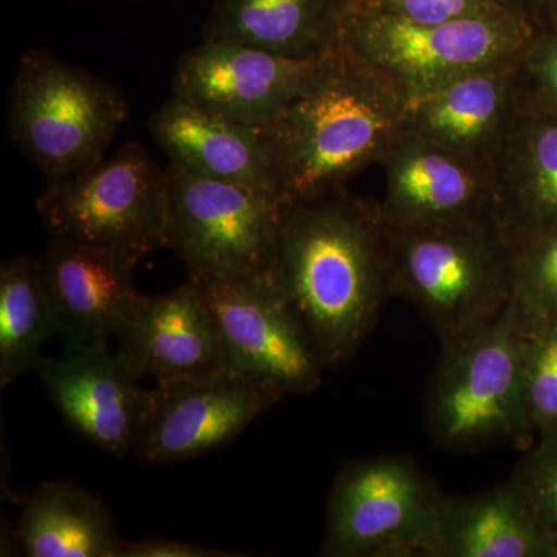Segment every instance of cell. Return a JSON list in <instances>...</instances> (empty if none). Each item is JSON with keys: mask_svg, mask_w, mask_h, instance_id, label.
<instances>
[{"mask_svg": "<svg viewBox=\"0 0 557 557\" xmlns=\"http://www.w3.org/2000/svg\"><path fill=\"white\" fill-rule=\"evenodd\" d=\"M271 278L325 369L346 364L391 296L387 231L376 203L341 189L284 205Z\"/></svg>", "mask_w": 557, "mask_h": 557, "instance_id": "obj_1", "label": "cell"}, {"mask_svg": "<svg viewBox=\"0 0 557 557\" xmlns=\"http://www.w3.org/2000/svg\"><path fill=\"white\" fill-rule=\"evenodd\" d=\"M406 100L343 46L324 75L269 127L282 205L318 199L379 163L405 129Z\"/></svg>", "mask_w": 557, "mask_h": 557, "instance_id": "obj_2", "label": "cell"}, {"mask_svg": "<svg viewBox=\"0 0 557 557\" xmlns=\"http://www.w3.org/2000/svg\"><path fill=\"white\" fill-rule=\"evenodd\" d=\"M388 292L416 307L442 343L461 338L511 302V255L496 220L386 226Z\"/></svg>", "mask_w": 557, "mask_h": 557, "instance_id": "obj_3", "label": "cell"}, {"mask_svg": "<svg viewBox=\"0 0 557 557\" xmlns=\"http://www.w3.org/2000/svg\"><path fill=\"white\" fill-rule=\"evenodd\" d=\"M525 346L527 325L512 302L482 329L442 343L426 399L429 432L438 445L457 453L533 446Z\"/></svg>", "mask_w": 557, "mask_h": 557, "instance_id": "obj_4", "label": "cell"}, {"mask_svg": "<svg viewBox=\"0 0 557 557\" xmlns=\"http://www.w3.org/2000/svg\"><path fill=\"white\" fill-rule=\"evenodd\" d=\"M126 119V98L108 81L47 50L22 57L10 95V132L47 185L104 157Z\"/></svg>", "mask_w": 557, "mask_h": 557, "instance_id": "obj_5", "label": "cell"}, {"mask_svg": "<svg viewBox=\"0 0 557 557\" xmlns=\"http://www.w3.org/2000/svg\"><path fill=\"white\" fill-rule=\"evenodd\" d=\"M536 32L516 13L423 25L379 10H348L339 44L409 101L463 73L515 61Z\"/></svg>", "mask_w": 557, "mask_h": 557, "instance_id": "obj_6", "label": "cell"}, {"mask_svg": "<svg viewBox=\"0 0 557 557\" xmlns=\"http://www.w3.org/2000/svg\"><path fill=\"white\" fill-rule=\"evenodd\" d=\"M168 203L166 168L137 141H129L112 157L47 185L36 208L51 237L141 260L166 248Z\"/></svg>", "mask_w": 557, "mask_h": 557, "instance_id": "obj_7", "label": "cell"}, {"mask_svg": "<svg viewBox=\"0 0 557 557\" xmlns=\"http://www.w3.org/2000/svg\"><path fill=\"white\" fill-rule=\"evenodd\" d=\"M166 171V248L189 276H271L282 201L269 190L200 177L172 161Z\"/></svg>", "mask_w": 557, "mask_h": 557, "instance_id": "obj_8", "label": "cell"}, {"mask_svg": "<svg viewBox=\"0 0 557 557\" xmlns=\"http://www.w3.org/2000/svg\"><path fill=\"white\" fill-rule=\"evenodd\" d=\"M446 496L410 457L348 461L327 504V557L429 556Z\"/></svg>", "mask_w": 557, "mask_h": 557, "instance_id": "obj_9", "label": "cell"}, {"mask_svg": "<svg viewBox=\"0 0 557 557\" xmlns=\"http://www.w3.org/2000/svg\"><path fill=\"white\" fill-rule=\"evenodd\" d=\"M189 277L212 311L230 375L281 397L321 386L324 362L271 276Z\"/></svg>", "mask_w": 557, "mask_h": 557, "instance_id": "obj_10", "label": "cell"}, {"mask_svg": "<svg viewBox=\"0 0 557 557\" xmlns=\"http://www.w3.org/2000/svg\"><path fill=\"white\" fill-rule=\"evenodd\" d=\"M335 51L317 60H298L205 40L180 58L174 97L228 120L269 127L321 79Z\"/></svg>", "mask_w": 557, "mask_h": 557, "instance_id": "obj_11", "label": "cell"}, {"mask_svg": "<svg viewBox=\"0 0 557 557\" xmlns=\"http://www.w3.org/2000/svg\"><path fill=\"white\" fill-rule=\"evenodd\" d=\"M35 372L54 408L73 431L104 453L135 449L152 391L108 341L64 346L61 357H42Z\"/></svg>", "mask_w": 557, "mask_h": 557, "instance_id": "obj_12", "label": "cell"}, {"mask_svg": "<svg viewBox=\"0 0 557 557\" xmlns=\"http://www.w3.org/2000/svg\"><path fill=\"white\" fill-rule=\"evenodd\" d=\"M281 398L230 373L157 383L135 454L141 463L156 467L203 456L233 442Z\"/></svg>", "mask_w": 557, "mask_h": 557, "instance_id": "obj_13", "label": "cell"}, {"mask_svg": "<svg viewBox=\"0 0 557 557\" xmlns=\"http://www.w3.org/2000/svg\"><path fill=\"white\" fill-rule=\"evenodd\" d=\"M380 164L386 190L376 207L386 226L494 219L493 177L478 161L403 129Z\"/></svg>", "mask_w": 557, "mask_h": 557, "instance_id": "obj_14", "label": "cell"}, {"mask_svg": "<svg viewBox=\"0 0 557 557\" xmlns=\"http://www.w3.org/2000/svg\"><path fill=\"white\" fill-rule=\"evenodd\" d=\"M36 262L62 346L115 336L141 295L134 284L139 259L126 252L51 237Z\"/></svg>", "mask_w": 557, "mask_h": 557, "instance_id": "obj_15", "label": "cell"}, {"mask_svg": "<svg viewBox=\"0 0 557 557\" xmlns=\"http://www.w3.org/2000/svg\"><path fill=\"white\" fill-rule=\"evenodd\" d=\"M115 336L121 357L141 379L200 381L228 373L214 317L190 277L166 295H139Z\"/></svg>", "mask_w": 557, "mask_h": 557, "instance_id": "obj_16", "label": "cell"}, {"mask_svg": "<svg viewBox=\"0 0 557 557\" xmlns=\"http://www.w3.org/2000/svg\"><path fill=\"white\" fill-rule=\"evenodd\" d=\"M516 60L463 73L406 101L405 131L493 170L520 113Z\"/></svg>", "mask_w": 557, "mask_h": 557, "instance_id": "obj_17", "label": "cell"}, {"mask_svg": "<svg viewBox=\"0 0 557 557\" xmlns=\"http://www.w3.org/2000/svg\"><path fill=\"white\" fill-rule=\"evenodd\" d=\"M149 131L172 163L183 170L276 196L265 127L228 120L174 97L153 113Z\"/></svg>", "mask_w": 557, "mask_h": 557, "instance_id": "obj_18", "label": "cell"}, {"mask_svg": "<svg viewBox=\"0 0 557 557\" xmlns=\"http://www.w3.org/2000/svg\"><path fill=\"white\" fill-rule=\"evenodd\" d=\"M491 177L494 220L509 242L557 225V115L520 110Z\"/></svg>", "mask_w": 557, "mask_h": 557, "instance_id": "obj_19", "label": "cell"}, {"mask_svg": "<svg viewBox=\"0 0 557 557\" xmlns=\"http://www.w3.org/2000/svg\"><path fill=\"white\" fill-rule=\"evenodd\" d=\"M428 557H557V536L509 479L471 496L446 497Z\"/></svg>", "mask_w": 557, "mask_h": 557, "instance_id": "obj_20", "label": "cell"}, {"mask_svg": "<svg viewBox=\"0 0 557 557\" xmlns=\"http://www.w3.org/2000/svg\"><path fill=\"white\" fill-rule=\"evenodd\" d=\"M344 13L338 0H215L205 40L317 60L338 49Z\"/></svg>", "mask_w": 557, "mask_h": 557, "instance_id": "obj_21", "label": "cell"}, {"mask_svg": "<svg viewBox=\"0 0 557 557\" xmlns=\"http://www.w3.org/2000/svg\"><path fill=\"white\" fill-rule=\"evenodd\" d=\"M16 534L30 557H120L124 544L104 502L75 482L36 487Z\"/></svg>", "mask_w": 557, "mask_h": 557, "instance_id": "obj_22", "label": "cell"}, {"mask_svg": "<svg viewBox=\"0 0 557 557\" xmlns=\"http://www.w3.org/2000/svg\"><path fill=\"white\" fill-rule=\"evenodd\" d=\"M57 336L40 287L38 262L13 258L0 267V386L35 370L47 339Z\"/></svg>", "mask_w": 557, "mask_h": 557, "instance_id": "obj_23", "label": "cell"}, {"mask_svg": "<svg viewBox=\"0 0 557 557\" xmlns=\"http://www.w3.org/2000/svg\"><path fill=\"white\" fill-rule=\"evenodd\" d=\"M511 302L527 330L557 321V225L511 242Z\"/></svg>", "mask_w": 557, "mask_h": 557, "instance_id": "obj_24", "label": "cell"}, {"mask_svg": "<svg viewBox=\"0 0 557 557\" xmlns=\"http://www.w3.org/2000/svg\"><path fill=\"white\" fill-rule=\"evenodd\" d=\"M525 398L537 440L557 437V321L527 330Z\"/></svg>", "mask_w": 557, "mask_h": 557, "instance_id": "obj_25", "label": "cell"}, {"mask_svg": "<svg viewBox=\"0 0 557 557\" xmlns=\"http://www.w3.org/2000/svg\"><path fill=\"white\" fill-rule=\"evenodd\" d=\"M520 110L557 115V30L536 32L516 60Z\"/></svg>", "mask_w": 557, "mask_h": 557, "instance_id": "obj_26", "label": "cell"}, {"mask_svg": "<svg viewBox=\"0 0 557 557\" xmlns=\"http://www.w3.org/2000/svg\"><path fill=\"white\" fill-rule=\"evenodd\" d=\"M511 479L542 525L557 536V437L537 440Z\"/></svg>", "mask_w": 557, "mask_h": 557, "instance_id": "obj_27", "label": "cell"}, {"mask_svg": "<svg viewBox=\"0 0 557 557\" xmlns=\"http://www.w3.org/2000/svg\"><path fill=\"white\" fill-rule=\"evenodd\" d=\"M372 10L383 11L392 16L423 25L448 24V22L512 13L502 9L493 0H380Z\"/></svg>", "mask_w": 557, "mask_h": 557, "instance_id": "obj_28", "label": "cell"}, {"mask_svg": "<svg viewBox=\"0 0 557 557\" xmlns=\"http://www.w3.org/2000/svg\"><path fill=\"white\" fill-rule=\"evenodd\" d=\"M220 549L200 547L170 539H148V541L126 542L121 547L120 557H228Z\"/></svg>", "mask_w": 557, "mask_h": 557, "instance_id": "obj_29", "label": "cell"}, {"mask_svg": "<svg viewBox=\"0 0 557 557\" xmlns=\"http://www.w3.org/2000/svg\"><path fill=\"white\" fill-rule=\"evenodd\" d=\"M530 5L537 32L557 30V0H530Z\"/></svg>", "mask_w": 557, "mask_h": 557, "instance_id": "obj_30", "label": "cell"}, {"mask_svg": "<svg viewBox=\"0 0 557 557\" xmlns=\"http://www.w3.org/2000/svg\"><path fill=\"white\" fill-rule=\"evenodd\" d=\"M493 2H496L497 5L502 7V9L512 11V13L522 14V16H525L531 21L530 0H493Z\"/></svg>", "mask_w": 557, "mask_h": 557, "instance_id": "obj_31", "label": "cell"}, {"mask_svg": "<svg viewBox=\"0 0 557 557\" xmlns=\"http://www.w3.org/2000/svg\"><path fill=\"white\" fill-rule=\"evenodd\" d=\"M344 10H366L373 9L380 0H338Z\"/></svg>", "mask_w": 557, "mask_h": 557, "instance_id": "obj_32", "label": "cell"}]
</instances>
